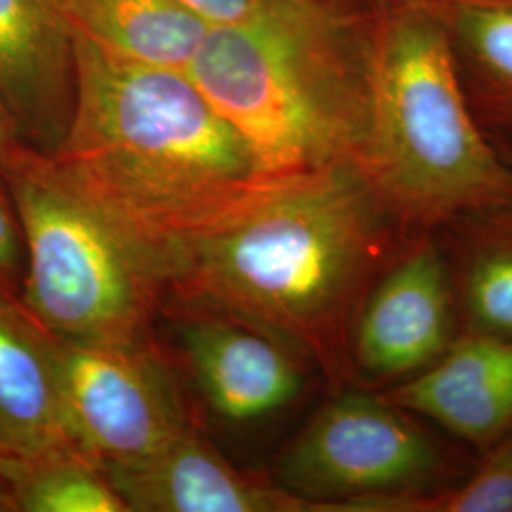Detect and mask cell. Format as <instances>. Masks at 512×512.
I'll list each match as a JSON object with an SVG mask.
<instances>
[{"label":"cell","instance_id":"1","mask_svg":"<svg viewBox=\"0 0 512 512\" xmlns=\"http://www.w3.org/2000/svg\"><path fill=\"white\" fill-rule=\"evenodd\" d=\"M408 239L357 162L260 177L165 245L164 310L247 321L338 387L353 374L351 332L366 294Z\"/></svg>","mask_w":512,"mask_h":512},{"label":"cell","instance_id":"2","mask_svg":"<svg viewBox=\"0 0 512 512\" xmlns=\"http://www.w3.org/2000/svg\"><path fill=\"white\" fill-rule=\"evenodd\" d=\"M71 50L73 112L52 160L158 255L262 177L251 147L188 71L80 38Z\"/></svg>","mask_w":512,"mask_h":512},{"label":"cell","instance_id":"3","mask_svg":"<svg viewBox=\"0 0 512 512\" xmlns=\"http://www.w3.org/2000/svg\"><path fill=\"white\" fill-rule=\"evenodd\" d=\"M188 74L262 177L363 162L368 46L319 0H270L251 18L209 27Z\"/></svg>","mask_w":512,"mask_h":512},{"label":"cell","instance_id":"4","mask_svg":"<svg viewBox=\"0 0 512 512\" xmlns=\"http://www.w3.org/2000/svg\"><path fill=\"white\" fill-rule=\"evenodd\" d=\"M361 165L406 238L512 205V167L476 126L446 29L423 8L385 19L368 46Z\"/></svg>","mask_w":512,"mask_h":512},{"label":"cell","instance_id":"5","mask_svg":"<svg viewBox=\"0 0 512 512\" xmlns=\"http://www.w3.org/2000/svg\"><path fill=\"white\" fill-rule=\"evenodd\" d=\"M25 247L19 298L50 336L82 344L150 342L164 310L162 256L59 169L23 148L2 171Z\"/></svg>","mask_w":512,"mask_h":512},{"label":"cell","instance_id":"6","mask_svg":"<svg viewBox=\"0 0 512 512\" xmlns=\"http://www.w3.org/2000/svg\"><path fill=\"white\" fill-rule=\"evenodd\" d=\"M456 456L418 416L385 397L342 393L325 404L285 450L277 484L315 512H376L399 497L454 486Z\"/></svg>","mask_w":512,"mask_h":512},{"label":"cell","instance_id":"7","mask_svg":"<svg viewBox=\"0 0 512 512\" xmlns=\"http://www.w3.org/2000/svg\"><path fill=\"white\" fill-rule=\"evenodd\" d=\"M69 440L99 469L162 450L194 421L154 342L82 344L52 336Z\"/></svg>","mask_w":512,"mask_h":512},{"label":"cell","instance_id":"8","mask_svg":"<svg viewBox=\"0 0 512 512\" xmlns=\"http://www.w3.org/2000/svg\"><path fill=\"white\" fill-rule=\"evenodd\" d=\"M458 306L444 247L435 234L408 239L378 277L351 332L353 372L404 380L433 365L454 342Z\"/></svg>","mask_w":512,"mask_h":512},{"label":"cell","instance_id":"9","mask_svg":"<svg viewBox=\"0 0 512 512\" xmlns=\"http://www.w3.org/2000/svg\"><path fill=\"white\" fill-rule=\"evenodd\" d=\"M165 311L184 365L220 420L236 425L266 420L300 395V353L274 334L217 311Z\"/></svg>","mask_w":512,"mask_h":512},{"label":"cell","instance_id":"10","mask_svg":"<svg viewBox=\"0 0 512 512\" xmlns=\"http://www.w3.org/2000/svg\"><path fill=\"white\" fill-rule=\"evenodd\" d=\"M101 471L129 512H315L281 484L238 471L196 423L156 454Z\"/></svg>","mask_w":512,"mask_h":512},{"label":"cell","instance_id":"11","mask_svg":"<svg viewBox=\"0 0 512 512\" xmlns=\"http://www.w3.org/2000/svg\"><path fill=\"white\" fill-rule=\"evenodd\" d=\"M387 401L486 452L512 427V338L463 330Z\"/></svg>","mask_w":512,"mask_h":512},{"label":"cell","instance_id":"12","mask_svg":"<svg viewBox=\"0 0 512 512\" xmlns=\"http://www.w3.org/2000/svg\"><path fill=\"white\" fill-rule=\"evenodd\" d=\"M0 99L21 145L54 156L73 112L74 71L48 0H0Z\"/></svg>","mask_w":512,"mask_h":512},{"label":"cell","instance_id":"13","mask_svg":"<svg viewBox=\"0 0 512 512\" xmlns=\"http://www.w3.org/2000/svg\"><path fill=\"white\" fill-rule=\"evenodd\" d=\"M69 446L52 336L25 310L18 291L0 283V456Z\"/></svg>","mask_w":512,"mask_h":512},{"label":"cell","instance_id":"14","mask_svg":"<svg viewBox=\"0 0 512 512\" xmlns=\"http://www.w3.org/2000/svg\"><path fill=\"white\" fill-rule=\"evenodd\" d=\"M69 40L131 61L188 71L209 23L179 0H48Z\"/></svg>","mask_w":512,"mask_h":512},{"label":"cell","instance_id":"15","mask_svg":"<svg viewBox=\"0 0 512 512\" xmlns=\"http://www.w3.org/2000/svg\"><path fill=\"white\" fill-rule=\"evenodd\" d=\"M439 232L463 330L512 338V205L463 215Z\"/></svg>","mask_w":512,"mask_h":512},{"label":"cell","instance_id":"16","mask_svg":"<svg viewBox=\"0 0 512 512\" xmlns=\"http://www.w3.org/2000/svg\"><path fill=\"white\" fill-rule=\"evenodd\" d=\"M0 511L129 512L103 471L73 446L0 456Z\"/></svg>","mask_w":512,"mask_h":512},{"label":"cell","instance_id":"17","mask_svg":"<svg viewBox=\"0 0 512 512\" xmlns=\"http://www.w3.org/2000/svg\"><path fill=\"white\" fill-rule=\"evenodd\" d=\"M378 512H512V427L458 484L433 494L385 501Z\"/></svg>","mask_w":512,"mask_h":512},{"label":"cell","instance_id":"18","mask_svg":"<svg viewBox=\"0 0 512 512\" xmlns=\"http://www.w3.org/2000/svg\"><path fill=\"white\" fill-rule=\"evenodd\" d=\"M456 29L495 86L512 97V4H463Z\"/></svg>","mask_w":512,"mask_h":512},{"label":"cell","instance_id":"19","mask_svg":"<svg viewBox=\"0 0 512 512\" xmlns=\"http://www.w3.org/2000/svg\"><path fill=\"white\" fill-rule=\"evenodd\" d=\"M25 275V247L18 213L8 184L0 173V283L21 291Z\"/></svg>","mask_w":512,"mask_h":512},{"label":"cell","instance_id":"20","mask_svg":"<svg viewBox=\"0 0 512 512\" xmlns=\"http://www.w3.org/2000/svg\"><path fill=\"white\" fill-rule=\"evenodd\" d=\"M188 10L198 14L211 27L238 23L251 18L270 0H179Z\"/></svg>","mask_w":512,"mask_h":512},{"label":"cell","instance_id":"21","mask_svg":"<svg viewBox=\"0 0 512 512\" xmlns=\"http://www.w3.org/2000/svg\"><path fill=\"white\" fill-rule=\"evenodd\" d=\"M23 148L25 147L19 141L14 122L0 99V173L16 160Z\"/></svg>","mask_w":512,"mask_h":512},{"label":"cell","instance_id":"22","mask_svg":"<svg viewBox=\"0 0 512 512\" xmlns=\"http://www.w3.org/2000/svg\"><path fill=\"white\" fill-rule=\"evenodd\" d=\"M497 4H511L512 0H495Z\"/></svg>","mask_w":512,"mask_h":512}]
</instances>
